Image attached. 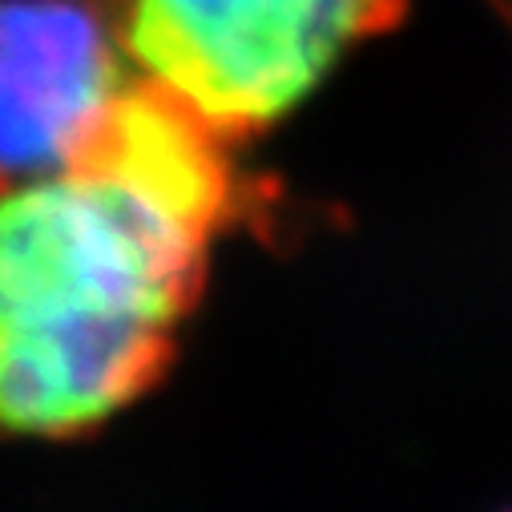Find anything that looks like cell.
I'll list each match as a JSON object with an SVG mask.
<instances>
[{"label": "cell", "mask_w": 512, "mask_h": 512, "mask_svg": "<svg viewBox=\"0 0 512 512\" xmlns=\"http://www.w3.org/2000/svg\"><path fill=\"white\" fill-rule=\"evenodd\" d=\"M508 512H512V508H508Z\"/></svg>", "instance_id": "277c9868"}, {"label": "cell", "mask_w": 512, "mask_h": 512, "mask_svg": "<svg viewBox=\"0 0 512 512\" xmlns=\"http://www.w3.org/2000/svg\"><path fill=\"white\" fill-rule=\"evenodd\" d=\"M130 81L117 0H0V190L61 170Z\"/></svg>", "instance_id": "3957f363"}, {"label": "cell", "mask_w": 512, "mask_h": 512, "mask_svg": "<svg viewBox=\"0 0 512 512\" xmlns=\"http://www.w3.org/2000/svg\"><path fill=\"white\" fill-rule=\"evenodd\" d=\"M404 13L408 0H117L130 65L234 146Z\"/></svg>", "instance_id": "7a4b0ae2"}, {"label": "cell", "mask_w": 512, "mask_h": 512, "mask_svg": "<svg viewBox=\"0 0 512 512\" xmlns=\"http://www.w3.org/2000/svg\"><path fill=\"white\" fill-rule=\"evenodd\" d=\"M230 146L138 77L61 170L0 190V444L97 432L162 383L254 210Z\"/></svg>", "instance_id": "6da1fadb"}]
</instances>
